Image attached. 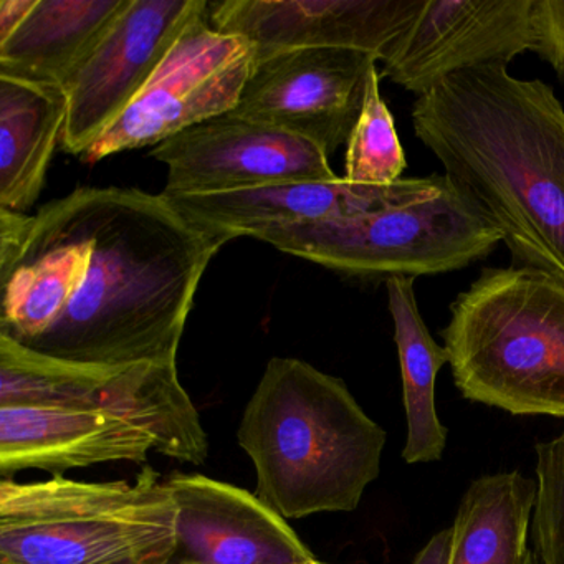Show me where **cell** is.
I'll use <instances>...</instances> for the list:
<instances>
[{
	"instance_id": "6da1fadb",
	"label": "cell",
	"mask_w": 564,
	"mask_h": 564,
	"mask_svg": "<svg viewBox=\"0 0 564 564\" xmlns=\"http://www.w3.org/2000/svg\"><path fill=\"white\" fill-rule=\"evenodd\" d=\"M223 246L163 193L77 187L32 216L21 252L0 267V335L67 361L176 362Z\"/></svg>"
},
{
	"instance_id": "7a4b0ae2",
	"label": "cell",
	"mask_w": 564,
	"mask_h": 564,
	"mask_svg": "<svg viewBox=\"0 0 564 564\" xmlns=\"http://www.w3.org/2000/svg\"><path fill=\"white\" fill-rule=\"evenodd\" d=\"M412 127L513 265L564 282V107L553 88L500 65L460 72L417 97Z\"/></svg>"
},
{
	"instance_id": "3957f363",
	"label": "cell",
	"mask_w": 564,
	"mask_h": 564,
	"mask_svg": "<svg viewBox=\"0 0 564 564\" xmlns=\"http://www.w3.org/2000/svg\"><path fill=\"white\" fill-rule=\"evenodd\" d=\"M237 441L257 497L285 520L355 511L381 471L386 431L345 381L296 358H272L247 402Z\"/></svg>"
},
{
	"instance_id": "277c9868",
	"label": "cell",
	"mask_w": 564,
	"mask_h": 564,
	"mask_svg": "<svg viewBox=\"0 0 564 564\" xmlns=\"http://www.w3.org/2000/svg\"><path fill=\"white\" fill-rule=\"evenodd\" d=\"M441 336L462 398L564 419L563 280L530 267L481 270Z\"/></svg>"
},
{
	"instance_id": "5b68a950",
	"label": "cell",
	"mask_w": 564,
	"mask_h": 564,
	"mask_svg": "<svg viewBox=\"0 0 564 564\" xmlns=\"http://www.w3.org/2000/svg\"><path fill=\"white\" fill-rule=\"evenodd\" d=\"M176 554V501L153 467L134 481H0V560L171 564Z\"/></svg>"
},
{
	"instance_id": "8992f818",
	"label": "cell",
	"mask_w": 564,
	"mask_h": 564,
	"mask_svg": "<svg viewBox=\"0 0 564 564\" xmlns=\"http://www.w3.org/2000/svg\"><path fill=\"white\" fill-rule=\"evenodd\" d=\"M252 239L346 275L388 282L465 269L487 257L501 234L447 180L437 194L414 203L276 227Z\"/></svg>"
},
{
	"instance_id": "52a82bcc",
	"label": "cell",
	"mask_w": 564,
	"mask_h": 564,
	"mask_svg": "<svg viewBox=\"0 0 564 564\" xmlns=\"http://www.w3.org/2000/svg\"><path fill=\"white\" fill-rule=\"evenodd\" d=\"M4 405L117 412L144 425L164 457L193 465L209 457V437L181 384L177 362L67 361L0 335V408Z\"/></svg>"
},
{
	"instance_id": "ba28073f",
	"label": "cell",
	"mask_w": 564,
	"mask_h": 564,
	"mask_svg": "<svg viewBox=\"0 0 564 564\" xmlns=\"http://www.w3.org/2000/svg\"><path fill=\"white\" fill-rule=\"evenodd\" d=\"M246 39L210 24V2L194 18L128 110L82 154L95 164L123 151L163 141L230 113L256 64Z\"/></svg>"
},
{
	"instance_id": "9c48e42d",
	"label": "cell",
	"mask_w": 564,
	"mask_h": 564,
	"mask_svg": "<svg viewBox=\"0 0 564 564\" xmlns=\"http://www.w3.org/2000/svg\"><path fill=\"white\" fill-rule=\"evenodd\" d=\"M378 61L345 48H295L256 58L230 113L286 131L332 156L348 143Z\"/></svg>"
},
{
	"instance_id": "30bf717a",
	"label": "cell",
	"mask_w": 564,
	"mask_h": 564,
	"mask_svg": "<svg viewBox=\"0 0 564 564\" xmlns=\"http://www.w3.org/2000/svg\"><path fill=\"white\" fill-rule=\"evenodd\" d=\"M207 0H131L84 64L65 82L62 150L82 156L143 91Z\"/></svg>"
},
{
	"instance_id": "8fae6325",
	"label": "cell",
	"mask_w": 564,
	"mask_h": 564,
	"mask_svg": "<svg viewBox=\"0 0 564 564\" xmlns=\"http://www.w3.org/2000/svg\"><path fill=\"white\" fill-rule=\"evenodd\" d=\"M150 154L167 166L163 194L234 193L338 177L316 144L234 113L196 124Z\"/></svg>"
},
{
	"instance_id": "7c38bea8",
	"label": "cell",
	"mask_w": 564,
	"mask_h": 564,
	"mask_svg": "<svg viewBox=\"0 0 564 564\" xmlns=\"http://www.w3.org/2000/svg\"><path fill=\"white\" fill-rule=\"evenodd\" d=\"M425 0H224L210 24L246 39L257 57L295 48L365 52L384 64Z\"/></svg>"
},
{
	"instance_id": "4fadbf2b",
	"label": "cell",
	"mask_w": 564,
	"mask_h": 564,
	"mask_svg": "<svg viewBox=\"0 0 564 564\" xmlns=\"http://www.w3.org/2000/svg\"><path fill=\"white\" fill-rule=\"evenodd\" d=\"M533 0H425L382 75L422 97L452 75L531 52Z\"/></svg>"
},
{
	"instance_id": "5bb4252c",
	"label": "cell",
	"mask_w": 564,
	"mask_h": 564,
	"mask_svg": "<svg viewBox=\"0 0 564 564\" xmlns=\"http://www.w3.org/2000/svg\"><path fill=\"white\" fill-rule=\"evenodd\" d=\"M445 176L401 180L391 186H358L345 177L292 181L216 194H164L193 226L226 243L262 230L345 219L414 203L437 194Z\"/></svg>"
},
{
	"instance_id": "9a60e30c",
	"label": "cell",
	"mask_w": 564,
	"mask_h": 564,
	"mask_svg": "<svg viewBox=\"0 0 564 564\" xmlns=\"http://www.w3.org/2000/svg\"><path fill=\"white\" fill-rule=\"evenodd\" d=\"M177 507V554L197 564H299L308 544L256 494L206 475L166 478Z\"/></svg>"
},
{
	"instance_id": "2e32d148",
	"label": "cell",
	"mask_w": 564,
	"mask_h": 564,
	"mask_svg": "<svg viewBox=\"0 0 564 564\" xmlns=\"http://www.w3.org/2000/svg\"><path fill=\"white\" fill-rule=\"evenodd\" d=\"M150 452H160L154 435L117 412L55 405L0 408L4 478L31 468L62 475L108 462L144 464Z\"/></svg>"
},
{
	"instance_id": "e0dca14e",
	"label": "cell",
	"mask_w": 564,
	"mask_h": 564,
	"mask_svg": "<svg viewBox=\"0 0 564 564\" xmlns=\"http://www.w3.org/2000/svg\"><path fill=\"white\" fill-rule=\"evenodd\" d=\"M67 115L64 88L0 75V209L37 203Z\"/></svg>"
},
{
	"instance_id": "ac0fdd59",
	"label": "cell",
	"mask_w": 564,
	"mask_h": 564,
	"mask_svg": "<svg viewBox=\"0 0 564 564\" xmlns=\"http://www.w3.org/2000/svg\"><path fill=\"white\" fill-rule=\"evenodd\" d=\"M130 4L131 0H37L24 24L0 44V75L64 88Z\"/></svg>"
},
{
	"instance_id": "d6986e66",
	"label": "cell",
	"mask_w": 564,
	"mask_h": 564,
	"mask_svg": "<svg viewBox=\"0 0 564 564\" xmlns=\"http://www.w3.org/2000/svg\"><path fill=\"white\" fill-rule=\"evenodd\" d=\"M536 498V478L518 470L475 478L458 503L448 564H524Z\"/></svg>"
},
{
	"instance_id": "ffe728a7",
	"label": "cell",
	"mask_w": 564,
	"mask_h": 564,
	"mask_svg": "<svg viewBox=\"0 0 564 564\" xmlns=\"http://www.w3.org/2000/svg\"><path fill=\"white\" fill-rule=\"evenodd\" d=\"M414 280L389 279V313L394 322V341L401 366L402 401H404L408 437L402 458L408 464L441 460L447 447L448 431L435 409V379L448 365L447 349L438 345L419 310Z\"/></svg>"
},
{
	"instance_id": "44dd1931",
	"label": "cell",
	"mask_w": 564,
	"mask_h": 564,
	"mask_svg": "<svg viewBox=\"0 0 564 564\" xmlns=\"http://www.w3.org/2000/svg\"><path fill=\"white\" fill-rule=\"evenodd\" d=\"M378 65L369 74L365 105L346 143L345 180L358 186H391L408 167L394 118L381 97Z\"/></svg>"
},
{
	"instance_id": "7402d4cb",
	"label": "cell",
	"mask_w": 564,
	"mask_h": 564,
	"mask_svg": "<svg viewBox=\"0 0 564 564\" xmlns=\"http://www.w3.org/2000/svg\"><path fill=\"white\" fill-rule=\"evenodd\" d=\"M538 498L533 550L540 564H564V431L534 447Z\"/></svg>"
},
{
	"instance_id": "603a6c76",
	"label": "cell",
	"mask_w": 564,
	"mask_h": 564,
	"mask_svg": "<svg viewBox=\"0 0 564 564\" xmlns=\"http://www.w3.org/2000/svg\"><path fill=\"white\" fill-rule=\"evenodd\" d=\"M531 52L564 82V0H533Z\"/></svg>"
},
{
	"instance_id": "cb8c5ba5",
	"label": "cell",
	"mask_w": 564,
	"mask_h": 564,
	"mask_svg": "<svg viewBox=\"0 0 564 564\" xmlns=\"http://www.w3.org/2000/svg\"><path fill=\"white\" fill-rule=\"evenodd\" d=\"M37 0H0V44L24 24Z\"/></svg>"
},
{
	"instance_id": "d4e9b609",
	"label": "cell",
	"mask_w": 564,
	"mask_h": 564,
	"mask_svg": "<svg viewBox=\"0 0 564 564\" xmlns=\"http://www.w3.org/2000/svg\"><path fill=\"white\" fill-rule=\"evenodd\" d=\"M452 550V528L438 531L427 544L419 551L412 564H448Z\"/></svg>"
},
{
	"instance_id": "484cf974",
	"label": "cell",
	"mask_w": 564,
	"mask_h": 564,
	"mask_svg": "<svg viewBox=\"0 0 564 564\" xmlns=\"http://www.w3.org/2000/svg\"><path fill=\"white\" fill-rule=\"evenodd\" d=\"M171 564H197V563H194V561H191V560H186V557H174V561ZM299 564H332V563H325V561H319L318 557H313V560L303 561V563H299Z\"/></svg>"
},
{
	"instance_id": "4316f807",
	"label": "cell",
	"mask_w": 564,
	"mask_h": 564,
	"mask_svg": "<svg viewBox=\"0 0 564 564\" xmlns=\"http://www.w3.org/2000/svg\"><path fill=\"white\" fill-rule=\"evenodd\" d=\"M524 564H540V561H538L536 553H534V550H528L527 560H524Z\"/></svg>"
},
{
	"instance_id": "83f0119b",
	"label": "cell",
	"mask_w": 564,
	"mask_h": 564,
	"mask_svg": "<svg viewBox=\"0 0 564 564\" xmlns=\"http://www.w3.org/2000/svg\"><path fill=\"white\" fill-rule=\"evenodd\" d=\"M0 564H15V563H11V561L0 560Z\"/></svg>"
}]
</instances>
